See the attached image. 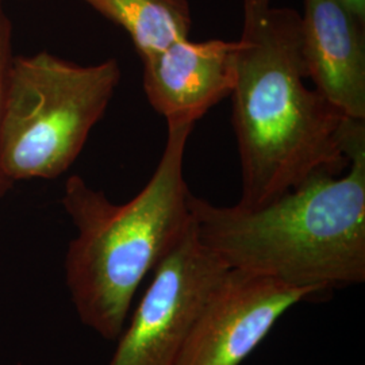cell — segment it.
I'll return each instance as SVG.
<instances>
[{
	"instance_id": "1",
	"label": "cell",
	"mask_w": 365,
	"mask_h": 365,
	"mask_svg": "<svg viewBox=\"0 0 365 365\" xmlns=\"http://www.w3.org/2000/svg\"><path fill=\"white\" fill-rule=\"evenodd\" d=\"M232 91L241 168L238 206L260 207L315 176L348 167L354 119L306 84L302 21L274 0H242Z\"/></svg>"
},
{
	"instance_id": "2",
	"label": "cell",
	"mask_w": 365,
	"mask_h": 365,
	"mask_svg": "<svg viewBox=\"0 0 365 365\" xmlns=\"http://www.w3.org/2000/svg\"><path fill=\"white\" fill-rule=\"evenodd\" d=\"M348 173L321 175L255 209L191 194L199 240L229 268L312 297L365 280V120L349 131Z\"/></svg>"
},
{
	"instance_id": "3",
	"label": "cell",
	"mask_w": 365,
	"mask_h": 365,
	"mask_svg": "<svg viewBox=\"0 0 365 365\" xmlns=\"http://www.w3.org/2000/svg\"><path fill=\"white\" fill-rule=\"evenodd\" d=\"M195 126H167L163 155L149 182L117 205L72 175L63 207L76 229L66 250V287L80 321L106 339H118L135 292L192 225L184 158Z\"/></svg>"
},
{
	"instance_id": "4",
	"label": "cell",
	"mask_w": 365,
	"mask_h": 365,
	"mask_svg": "<svg viewBox=\"0 0 365 365\" xmlns=\"http://www.w3.org/2000/svg\"><path fill=\"white\" fill-rule=\"evenodd\" d=\"M122 78L117 58L80 66L49 52L14 56L0 133L10 182L64 175L105 115Z\"/></svg>"
},
{
	"instance_id": "5",
	"label": "cell",
	"mask_w": 365,
	"mask_h": 365,
	"mask_svg": "<svg viewBox=\"0 0 365 365\" xmlns=\"http://www.w3.org/2000/svg\"><path fill=\"white\" fill-rule=\"evenodd\" d=\"M229 267L203 242L195 223L155 268L110 365H176L203 304Z\"/></svg>"
},
{
	"instance_id": "6",
	"label": "cell",
	"mask_w": 365,
	"mask_h": 365,
	"mask_svg": "<svg viewBox=\"0 0 365 365\" xmlns=\"http://www.w3.org/2000/svg\"><path fill=\"white\" fill-rule=\"evenodd\" d=\"M307 291L229 268L203 304L176 365H241Z\"/></svg>"
},
{
	"instance_id": "7",
	"label": "cell",
	"mask_w": 365,
	"mask_h": 365,
	"mask_svg": "<svg viewBox=\"0 0 365 365\" xmlns=\"http://www.w3.org/2000/svg\"><path fill=\"white\" fill-rule=\"evenodd\" d=\"M238 42L179 39L143 61L146 99L170 125H192L229 98Z\"/></svg>"
},
{
	"instance_id": "8",
	"label": "cell",
	"mask_w": 365,
	"mask_h": 365,
	"mask_svg": "<svg viewBox=\"0 0 365 365\" xmlns=\"http://www.w3.org/2000/svg\"><path fill=\"white\" fill-rule=\"evenodd\" d=\"M300 21L314 88L345 117L365 120V21L342 0H303Z\"/></svg>"
},
{
	"instance_id": "9",
	"label": "cell",
	"mask_w": 365,
	"mask_h": 365,
	"mask_svg": "<svg viewBox=\"0 0 365 365\" xmlns=\"http://www.w3.org/2000/svg\"><path fill=\"white\" fill-rule=\"evenodd\" d=\"M107 21L123 29L140 58L190 38V0H81Z\"/></svg>"
},
{
	"instance_id": "10",
	"label": "cell",
	"mask_w": 365,
	"mask_h": 365,
	"mask_svg": "<svg viewBox=\"0 0 365 365\" xmlns=\"http://www.w3.org/2000/svg\"><path fill=\"white\" fill-rule=\"evenodd\" d=\"M13 25L6 13L4 0H0V133L6 105V92L10 68L13 64ZM14 182H10L0 165V200L13 188Z\"/></svg>"
},
{
	"instance_id": "11",
	"label": "cell",
	"mask_w": 365,
	"mask_h": 365,
	"mask_svg": "<svg viewBox=\"0 0 365 365\" xmlns=\"http://www.w3.org/2000/svg\"><path fill=\"white\" fill-rule=\"evenodd\" d=\"M345 6L356 14L360 19L365 21V0H342Z\"/></svg>"
}]
</instances>
